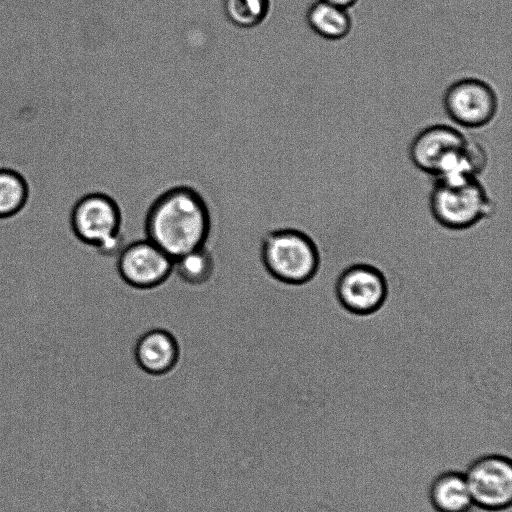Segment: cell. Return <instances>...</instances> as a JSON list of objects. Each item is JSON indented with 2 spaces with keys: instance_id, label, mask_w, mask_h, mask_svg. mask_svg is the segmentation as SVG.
<instances>
[{
  "instance_id": "cell-16",
  "label": "cell",
  "mask_w": 512,
  "mask_h": 512,
  "mask_svg": "<svg viewBox=\"0 0 512 512\" xmlns=\"http://www.w3.org/2000/svg\"><path fill=\"white\" fill-rule=\"evenodd\" d=\"M336 7L348 10L355 6L359 0H321Z\"/></svg>"
},
{
  "instance_id": "cell-9",
  "label": "cell",
  "mask_w": 512,
  "mask_h": 512,
  "mask_svg": "<svg viewBox=\"0 0 512 512\" xmlns=\"http://www.w3.org/2000/svg\"><path fill=\"white\" fill-rule=\"evenodd\" d=\"M467 139L468 137L454 125L427 126L412 139L408 148L409 159L418 170L434 177Z\"/></svg>"
},
{
  "instance_id": "cell-2",
  "label": "cell",
  "mask_w": 512,
  "mask_h": 512,
  "mask_svg": "<svg viewBox=\"0 0 512 512\" xmlns=\"http://www.w3.org/2000/svg\"><path fill=\"white\" fill-rule=\"evenodd\" d=\"M123 223L120 205L102 191L79 196L68 213V225L73 237L106 257L116 256L125 245Z\"/></svg>"
},
{
  "instance_id": "cell-4",
  "label": "cell",
  "mask_w": 512,
  "mask_h": 512,
  "mask_svg": "<svg viewBox=\"0 0 512 512\" xmlns=\"http://www.w3.org/2000/svg\"><path fill=\"white\" fill-rule=\"evenodd\" d=\"M433 219L443 228L461 231L490 217L495 209L479 178L434 180L428 198Z\"/></svg>"
},
{
  "instance_id": "cell-10",
  "label": "cell",
  "mask_w": 512,
  "mask_h": 512,
  "mask_svg": "<svg viewBox=\"0 0 512 512\" xmlns=\"http://www.w3.org/2000/svg\"><path fill=\"white\" fill-rule=\"evenodd\" d=\"M133 357L142 372L152 377H163L172 373L178 366L181 347L171 331L153 328L136 340Z\"/></svg>"
},
{
  "instance_id": "cell-12",
  "label": "cell",
  "mask_w": 512,
  "mask_h": 512,
  "mask_svg": "<svg viewBox=\"0 0 512 512\" xmlns=\"http://www.w3.org/2000/svg\"><path fill=\"white\" fill-rule=\"evenodd\" d=\"M306 23L314 34L328 40L340 41L352 31L353 21L348 10L317 0L307 9Z\"/></svg>"
},
{
  "instance_id": "cell-11",
  "label": "cell",
  "mask_w": 512,
  "mask_h": 512,
  "mask_svg": "<svg viewBox=\"0 0 512 512\" xmlns=\"http://www.w3.org/2000/svg\"><path fill=\"white\" fill-rule=\"evenodd\" d=\"M428 500L435 512H470L474 507L464 472L452 469L432 479Z\"/></svg>"
},
{
  "instance_id": "cell-7",
  "label": "cell",
  "mask_w": 512,
  "mask_h": 512,
  "mask_svg": "<svg viewBox=\"0 0 512 512\" xmlns=\"http://www.w3.org/2000/svg\"><path fill=\"white\" fill-rule=\"evenodd\" d=\"M474 507L500 512L512 503V462L498 453L478 456L464 472Z\"/></svg>"
},
{
  "instance_id": "cell-15",
  "label": "cell",
  "mask_w": 512,
  "mask_h": 512,
  "mask_svg": "<svg viewBox=\"0 0 512 512\" xmlns=\"http://www.w3.org/2000/svg\"><path fill=\"white\" fill-rule=\"evenodd\" d=\"M272 0H222L225 18L235 27L252 29L261 25L270 15Z\"/></svg>"
},
{
  "instance_id": "cell-14",
  "label": "cell",
  "mask_w": 512,
  "mask_h": 512,
  "mask_svg": "<svg viewBox=\"0 0 512 512\" xmlns=\"http://www.w3.org/2000/svg\"><path fill=\"white\" fill-rule=\"evenodd\" d=\"M173 273L186 285H206L215 273L214 256L207 245L190 251L174 260Z\"/></svg>"
},
{
  "instance_id": "cell-8",
  "label": "cell",
  "mask_w": 512,
  "mask_h": 512,
  "mask_svg": "<svg viewBox=\"0 0 512 512\" xmlns=\"http://www.w3.org/2000/svg\"><path fill=\"white\" fill-rule=\"evenodd\" d=\"M116 257L120 279L136 290L156 289L173 274L174 260L147 238L125 244Z\"/></svg>"
},
{
  "instance_id": "cell-5",
  "label": "cell",
  "mask_w": 512,
  "mask_h": 512,
  "mask_svg": "<svg viewBox=\"0 0 512 512\" xmlns=\"http://www.w3.org/2000/svg\"><path fill=\"white\" fill-rule=\"evenodd\" d=\"M443 108L455 125L480 129L495 119L499 98L495 89L485 80L463 77L452 82L445 90Z\"/></svg>"
},
{
  "instance_id": "cell-3",
  "label": "cell",
  "mask_w": 512,
  "mask_h": 512,
  "mask_svg": "<svg viewBox=\"0 0 512 512\" xmlns=\"http://www.w3.org/2000/svg\"><path fill=\"white\" fill-rule=\"evenodd\" d=\"M260 260L267 274L289 286L309 283L321 263L319 248L306 232L295 228H277L264 234Z\"/></svg>"
},
{
  "instance_id": "cell-6",
  "label": "cell",
  "mask_w": 512,
  "mask_h": 512,
  "mask_svg": "<svg viewBox=\"0 0 512 512\" xmlns=\"http://www.w3.org/2000/svg\"><path fill=\"white\" fill-rule=\"evenodd\" d=\"M334 293L339 305L355 316H369L385 304L389 286L384 272L373 264L357 262L336 278Z\"/></svg>"
},
{
  "instance_id": "cell-13",
  "label": "cell",
  "mask_w": 512,
  "mask_h": 512,
  "mask_svg": "<svg viewBox=\"0 0 512 512\" xmlns=\"http://www.w3.org/2000/svg\"><path fill=\"white\" fill-rule=\"evenodd\" d=\"M30 199V186L26 177L16 169L0 167V221L22 214Z\"/></svg>"
},
{
  "instance_id": "cell-1",
  "label": "cell",
  "mask_w": 512,
  "mask_h": 512,
  "mask_svg": "<svg viewBox=\"0 0 512 512\" xmlns=\"http://www.w3.org/2000/svg\"><path fill=\"white\" fill-rule=\"evenodd\" d=\"M212 220L208 204L193 187L179 185L162 192L144 218L145 238L173 260L207 245Z\"/></svg>"
}]
</instances>
